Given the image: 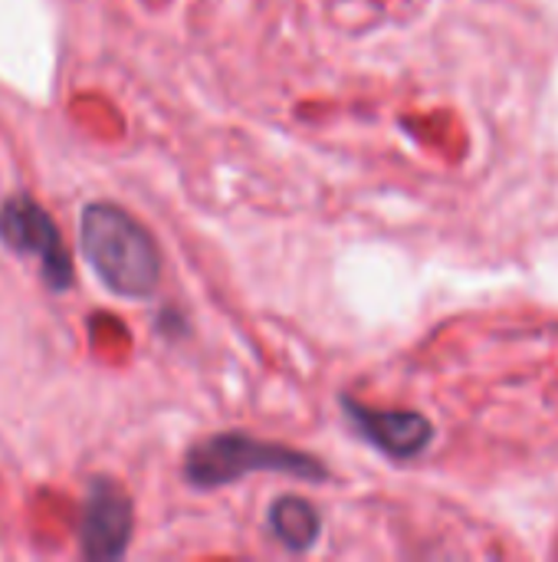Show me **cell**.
Instances as JSON below:
<instances>
[{
	"label": "cell",
	"mask_w": 558,
	"mask_h": 562,
	"mask_svg": "<svg viewBox=\"0 0 558 562\" xmlns=\"http://www.w3.org/2000/svg\"><path fill=\"white\" fill-rule=\"evenodd\" d=\"M266 527L289 553H309L322 533V514L306 497H276L266 510Z\"/></svg>",
	"instance_id": "6"
},
{
	"label": "cell",
	"mask_w": 558,
	"mask_h": 562,
	"mask_svg": "<svg viewBox=\"0 0 558 562\" xmlns=\"http://www.w3.org/2000/svg\"><path fill=\"white\" fill-rule=\"evenodd\" d=\"M0 244L10 254L39 260L46 290L62 293L72 286V260L53 217L26 194H13L0 204Z\"/></svg>",
	"instance_id": "3"
},
{
	"label": "cell",
	"mask_w": 558,
	"mask_h": 562,
	"mask_svg": "<svg viewBox=\"0 0 558 562\" xmlns=\"http://www.w3.org/2000/svg\"><path fill=\"white\" fill-rule=\"evenodd\" d=\"M342 415L355 428L362 441H368L375 451L388 454L391 461H414L421 458L434 441V425L421 412L408 408H372L352 395H339Z\"/></svg>",
	"instance_id": "5"
},
{
	"label": "cell",
	"mask_w": 558,
	"mask_h": 562,
	"mask_svg": "<svg viewBox=\"0 0 558 562\" xmlns=\"http://www.w3.org/2000/svg\"><path fill=\"white\" fill-rule=\"evenodd\" d=\"M135 530L132 497L109 477H95L86 491L82 520H79V547L86 560L112 562L128 553Z\"/></svg>",
	"instance_id": "4"
},
{
	"label": "cell",
	"mask_w": 558,
	"mask_h": 562,
	"mask_svg": "<svg viewBox=\"0 0 558 562\" xmlns=\"http://www.w3.org/2000/svg\"><path fill=\"white\" fill-rule=\"evenodd\" d=\"M79 247L95 277L122 300H148L161 283V250L125 207L92 201L79 217Z\"/></svg>",
	"instance_id": "1"
},
{
	"label": "cell",
	"mask_w": 558,
	"mask_h": 562,
	"mask_svg": "<svg viewBox=\"0 0 558 562\" xmlns=\"http://www.w3.org/2000/svg\"><path fill=\"white\" fill-rule=\"evenodd\" d=\"M286 474L296 481L322 484L329 481V468L322 458L280 445V441H263L247 431H220L204 441H197L184 454V481L194 491H220L237 484L247 474Z\"/></svg>",
	"instance_id": "2"
}]
</instances>
